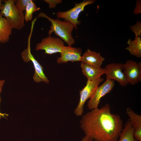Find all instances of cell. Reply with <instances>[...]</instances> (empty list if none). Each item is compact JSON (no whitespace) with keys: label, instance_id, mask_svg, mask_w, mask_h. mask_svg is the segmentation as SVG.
<instances>
[{"label":"cell","instance_id":"cell-1","mask_svg":"<svg viewBox=\"0 0 141 141\" xmlns=\"http://www.w3.org/2000/svg\"><path fill=\"white\" fill-rule=\"evenodd\" d=\"M80 124L85 136L95 141H116L123 127L120 116L111 113L108 103L82 115Z\"/></svg>","mask_w":141,"mask_h":141},{"label":"cell","instance_id":"cell-2","mask_svg":"<svg viewBox=\"0 0 141 141\" xmlns=\"http://www.w3.org/2000/svg\"><path fill=\"white\" fill-rule=\"evenodd\" d=\"M38 17L45 18L51 22V25L48 32L49 36L54 33L69 46H71L75 43V40L72 34L75 26L72 23L68 21H63L59 19H52L43 12L38 14Z\"/></svg>","mask_w":141,"mask_h":141},{"label":"cell","instance_id":"cell-3","mask_svg":"<svg viewBox=\"0 0 141 141\" xmlns=\"http://www.w3.org/2000/svg\"><path fill=\"white\" fill-rule=\"evenodd\" d=\"M14 1H4L0 10V15L8 21L13 27L20 30L25 26L24 14L16 7Z\"/></svg>","mask_w":141,"mask_h":141},{"label":"cell","instance_id":"cell-4","mask_svg":"<svg viewBox=\"0 0 141 141\" xmlns=\"http://www.w3.org/2000/svg\"><path fill=\"white\" fill-rule=\"evenodd\" d=\"M32 33V32H31L28 38L27 48L22 52L21 57L25 62H27L31 61L33 63L34 70L33 77L34 81L37 83L43 81L49 83V80L44 73L43 67L35 59L31 52L30 40Z\"/></svg>","mask_w":141,"mask_h":141},{"label":"cell","instance_id":"cell-5","mask_svg":"<svg viewBox=\"0 0 141 141\" xmlns=\"http://www.w3.org/2000/svg\"><path fill=\"white\" fill-rule=\"evenodd\" d=\"M103 80L101 77L93 80H87L85 86L80 90L79 101L74 112L76 115L80 116L83 115L85 102L91 97L100 83Z\"/></svg>","mask_w":141,"mask_h":141},{"label":"cell","instance_id":"cell-6","mask_svg":"<svg viewBox=\"0 0 141 141\" xmlns=\"http://www.w3.org/2000/svg\"><path fill=\"white\" fill-rule=\"evenodd\" d=\"M95 2L94 0H84L79 3H75V6L70 9L65 11H58L56 14L57 17L64 19V21L70 22L77 29V25L81 23V21L78 20L80 13L84 11L86 6L93 4Z\"/></svg>","mask_w":141,"mask_h":141},{"label":"cell","instance_id":"cell-7","mask_svg":"<svg viewBox=\"0 0 141 141\" xmlns=\"http://www.w3.org/2000/svg\"><path fill=\"white\" fill-rule=\"evenodd\" d=\"M64 46V42L60 38L49 36L43 38L40 43L37 44L35 49L43 50L45 54L51 55L60 53Z\"/></svg>","mask_w":141,"mask_h":141},{"label":"cell","instance_id":"cell-8","mask_svg":"<svg viewBox=\"0 0 141 141\" xmlns=\"http://www.w3.org/2000/svg\"><path fill=\"white\" fill-rule=\"evenodd\" d=\"M114 85V80L106 79L104 83L98 86L88 102V109L91 110L98 108L101 99L110 92Z\"/></svg>","mask_w":141,"mask_h":141},{"label":"cell","instance_id":"cell-9","mask_svg":"<svg viewBox=\"0 0 141 141\" xmlns=\"http://www.w3.org/2000/svg\"><path fill=\"white\" fill-rule=\"evenodd\" d=\"M123 71L129 83L135 85L141 80V62L129 60L123 64Z\"/></svg>","mask_w":141,"mask_h":141},{"label":"cell","instance_id":"cell-10","mask_svg":"<svg viewBox=\"0 0 141 141\" xmlns=\"http://www.w3.org/2000/svg\"><path fill=\"white\" fill-rule=\"evenodd\" d=\"M105 68L106 79L115 80L120 85L124 86L129 84L122 71L123 64L112 63L106 65Z\"/></svg>","mask_w":141,"mask_h":141},{"label":"cell","instance_id":"cell-11","mask_svg":"<svg viewBox=\"0 0 141 141\" xmlns=\"http://www.w3.org/2000/svg\"><path fill=\"white\" fill-rule=\"evenodd\" d=\"M82 52V49L80 48L64 45L60 53V56L57 59V62L58 64H61L69 61H81Z\"/></svg>","mask_w":141,"mask_h":141},{"label":"cell","instance_id":"cell-12","mask_svg":"<svg viewBox=\"0 0 141 141\" xmlns=\"http://www.w3.org/2000/svg\"><path fill=\"white\" fill-rule=\"evenodd\" d=\"M80 67L83 74L87 80H94L105 73V68L96 67L81 62Z\"/></svg>","mask_w":141,"mask_h":141},{"label":"cell","instance_id":"cell-13","mask_svg":"<svg viewBox=\"0 0 141 141\" xmlns=\"http://www.w3.org/2000/svg\"><path fill=\"white\" fill-rule=\"evenodd\" d=\"M105 58L99 52L87 49L82 56L81 62L98 67H100Z\"/></svg>","mask_w":141,"mask_h":141},{"label":"cell","instance_id":"cell-14","mask_svg":"<svg viewBox=\"0 0 141 141\" xmlns=\"http://www.w3.org/2000/svg\"><path fill=\"white\" fill-rule=\"evenodd\" d=\"M13 28L7 20L0 15V43L9 41Z\"/></svg>","mask_w":141,"mask_h":141},{"label":"cell","instance_id":"cell-15","mask_svg":"<svg viewBox=\"0 0 141 141\" xmlns=\"http://www.w3.org/2000/svg\"><path fill=\"white\" fill-rule=\"evenodd\" d=\"M134 129L128 120L125 123L119 136V138L116 141H138L133 135Z\"/></svg>","mask_w":141,"mask_h":141},{"label":"cell","instance_id":"cell-16","mask_svg":"<svg viewBox=\"0 0 141 141\" xmlns=\"http://www.w3.org/2000/svg\"><path fill=\"white\" fill-rule=\"evenodd\" d=\"M127 44L128 46L126 49L128 50L131 55L137 57H141V38L140 37H135L134 40L128 39Z\"/></svg>","mask_w":141,"mask_h":141},{"label":"cell","instance_id":"cell-17","mask_svg":"<svg viewBox=\"0 0 141 141\" xmlns=\"http://www.w3.org/2000/svg\"><path fill=\"white\" fill-rule=\"evenodd\" d=\"M126 113L129 118L128 120L134 131H141V116L136 113L129 107L126 108Z\"/></svg>","mask_w":141,"mask_h":141},{"label":"cell","instance_id":"cell-18","mask_svg":"<svg viewBox=\"0 0 141 141\" xmlns=\"http://www.w3.org/2000/svg\"><path fill=\"white\" fill-rule=\"evenodd\" d=\"M40 9V8H38L33 0H31L26 8L24 14L25 20L26 22L31 20L33 17V13Z\"/></svg>","mask_w":141,"mask_h":141},{"label":"cell","instance_id":"cell-19","mask_svg":"<svg viewBox=\"0 0 141 141\" xmlns=\"http://www.w3.org/2000/svg\"><path fill=\"white\" fill-rule=\"evenodd\" d=\"M131 30L134 32L135 37L141 36V22L138 21L136 22V24L130 27Z\"/></svg>","mask_w":141,"mask_h":141},{"label":"cell","instance_id":"cell-20","mask_svg":"<svg viewBox=\"0 0 141 141\" xmlns=\"http://www.w3.org/2000/svg\"><path fill=\"white\" fill-rule=\"evenodd\" d=\"M31 0H18L16 2L15 5L17 8L21 11H23L25 10L28 4Z\"/></svg>","mask_w":141,"mask_h":141},{"label":"cell","instance_id":"cell-21","mask_svg":"<svg viewBox=\"0 0 141 141\" xmlns=\"http://www.w3.org/2000/svg\"><path fill=\"white\" fill-rule=\"evenodd\" d=\"M44 1L48 3L50 8H55L56 5L62 2L61 0H44Z\"/></svg>","mask_w":141,"mask_h":141},{"label":"cell","instance_id":"cell-22","mask_svg":"<svg viewBox=\"0 0 141 141\" xmlns=\"http://www.w3.org/2000/svg\"><path fill=\"white\" fill-rule=\"evenodd\" d=\"M5 80H0V94L2 90V88L4 84L5 83ZM1 101V99L0 96V104ZM8 115V114L6 113H1L0 111V120L2 118H6L7 117Z\"/></svg>","mask_w":141,"mask_h":141},{"label":"cell","instance_id":"cell-23","mask_svg":"<svg viewBox=\"0 0 141 141\" xmlns=\"http://www.w3.org/2000/svg\"><path fill=\"white\" fill-rule=\"evenodd\" d=\"M141 13V1L137 0L136 1V7L134 10V13L135 14H138Z\"/></svg>","mask_w":141,"mask_h":141},{"label":"cell","instance_id":"cell-24","mask_svg":"<svg viewBox=\"0 0 141 141\" xmlns=\"http://www.w3.org/2000/svg\"><path fill=\"white\" fill-rule=\"evenodd\" d=\"M81 141H95L90 138L85 136L82 138Z\"/></svg>","mask_w":141,"mask_h":141},{"label":"cell","instance_id":"cell-25","mask_svg":"<svg viewBox=\"0 0 141 141\" xmlns=\"http://www.w3.org/2000/svg\"><path fill=\"white\" fill-rule=\"evenodd\" d=\"M2 0H0V10L1 9V6H2Z\"/></svg>","mask_w":141,"mask_h":141}]
</instances>
